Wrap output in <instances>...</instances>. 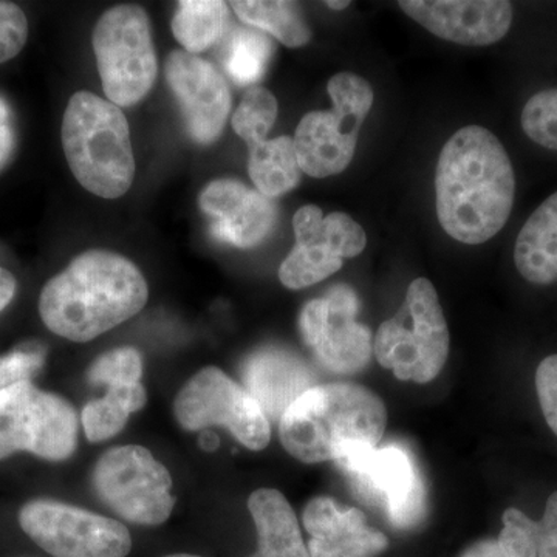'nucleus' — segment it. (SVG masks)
<instances>
[{"label": "nucleus", "mask_w": 557, "mask_h": 557, "mask_svg": "<svg viewBox=\"0 0 557 557\" xmlns=\"http://www.w3.org/2000/svg\"><path fill=\"white\" fill-rule=\"evenodd\" d=\"M516 196L508 152L493 132L457 131L443 146L435 172L440 225L454 240L479 245L507 225Z\"/></svg>", "instance_id": "1"}, {"label": "nucleus", "mask_w": 557, "mask_h": 557, "mask_svg": "<svg viewBox=\"0 0 557 557\" xmlns=\"http://www.w3.org/2000/svg\"><path fill=\"white\" fill-rule=\"evenodd\" d=\"M148 298L146 278L129 259L87 251L47 282L39 314L54 335L87 343L134 318Z\"/></svg>", "instance_id": "2"}, {"label": "nucleus", "mask_w": 557, "mask_h": 557, "mask_svg": "<svg viewBox=\"0 0 557 557\" xmlns=\"http://www.w3.org/2000/svg\"><path fill=\"white\" fill-rule=\"evenodd\" d=\"M386 424V406L368 387L319 384L285 410L278 437L289 456L302 463H321L339 460L361 446L379 445Z\"/></svg>", "instance_id": "3"}, {"label": "nucleus", "mask_w": 557, "mask_h": 557, "mask_svg": "<svg viewBox=\"0 0 557 557\" xmlns=\"http://www.w3.org/2000/svg\"><path fill=\"white\" fill-rule=\"evenodd\" d=\"M62 148L70 170L83 188L119 199L135 175L129 123L119 106L90 91L70 98L62 120Z\"/></svg>", "instance_id": "4"}, {"label": "nucleus", "mask_w": 557, "mask_h": 557, "mask_svg": "<svg viewBox=\"0 0 557 557\" xmlns=\"http://www.w3.org/2000/svg\"><path fill=\"white\" fill-rule=\"evenodd\" d=\"M373 354L401 381L426 384L445 368L449 330L437 289L424 277L409 285L405 304L380 325Z\"/></svg>", "instance_id": "5"}, {"label": "nucleus", "mask_w": 557, "mask_h": 557, "mask_svg": "<svg viewBox=\"0 0 557 557\" xmlns=\"http://www.w3.org/2000/svg\"><path fill=\"white\" fill-rule=\"evenodd\" d=\"M327 90L333 109L307 113L295 137L300 171L314 178L347 170L357 150L359 129L373 106L372 86L355 73L333 76Z\"/></svg>", "instance_id": "6"}, {"label": "nucleus", "mask_w": 557, "mask_h": 557, "mask_svg": "<svg viewBox=\"0 0 557 557\" xmlns=\"http://www.w3.org/2000/svg\"><path fill=\"white\" fill-rule=\"evenodd\" d=\"M94 50L110 102L129 108L152 89L159 64L145 10L120 5L106 11L95 27Z\"/></svg>", "instance_id": "7"}, {"label": "nucleus", "mask_w": 557, "mask_h": 557, "mask_svg": "<svg viewBox=\"0 0 557 557\" xmlns=\"http://www.w3.org/2000/svg\"><path fill=\"white\" fill-rule=\"evenodd\" d=\"M78 445V417L60 395L22 381L0 391V460L28 453L62 461Z\"/></svg>", "instance_id": "8"}, {"label": "nucleus", "mask_w": 557, "mask_h": 557, "mask_svg": "<svg viewBox=\"0 0 557 557\" xmlns=\"http://www.w3.org/2000/svg\"><path fill=\"white\" fill-rule=\"evenodd\" d=\"M91 482L113 512L137 525H161L174 509L170 471L141 446H119L102 454Z\"/></svg>", "instance_id": "9"}, {"label": "nucleus", "mask_w": 557, "mask_h": 557, "mask_svg": "<svg viewBox=\"0 0 557 557\" xmlns=\"http://www.w3.org/2000/svg\"><path fill=\"white\" fill-rule=\"evenodd\" d=\"M355 493L381 509L399 530L417 527L426 511V491L416 460L401 446H361L336 460Z\"/></svg>", "instance_id": "10"}, {"label": "nucleus", "mask_w": 557, "mask_h": 557, "mask_svg": "<svg viewBox=\"0 0 557 557\" xmlns=\"http://www.w3.org/2000/svg\"><path fill=\"white\" fill-rule=\"evenodd\" d=\"M20 525L53 557H126L132 549L129 530L119 520L50 498L25 504Z\"/></svg>", "instance_id": "11"}, {"label": "nucleus", "mask_w": 557, "mask_h": 557, "mask_svg": "<svg viewBox=\"0 0 557 557\" xmlns=\"http://www.w3.org/2000/svg\"><path fill=\"white\" fill-rule=\"evenodd\" d=\"M174 413L186 431L223 426L251 450L265 449L270 443V421L259 403L215 368L200 370L183 386Z\"/></svg>", "instance_id": "12"}, {"label": "nucleus", "mask_w": 557, "mask_h": 557, "mask_svg": "<svg viewBox=\"0 0 557 557\" xmlns=\"http://www.w3.org/2000/svg\"><path fill=\"white\" fill-rule=\"evenodd\" d=\"M296 245L278 269V278L289 289H302L335 274L344 259L364 251L368 236L359 223L344 212L322 214L307 205L293 218Z\"/></svg>", "instance_id": "13"}, {"label": "nucleus", "mask_w": 557, "mask_h": 557, "mask_svg": "<svg viewBox=\"0 0 557 557\" xmlns=\"http://www.w3.org/2000/svg\"><path fill=\"white\" fill-rule=\"evenodd\" d=\"M359 300L347 285L313 299L299 318L300 333L319 364L339 375H355L368 368L373 354L372 333L357 321Z\"/></svg>", "instance_id": "14"}, {"label": "nucleus", "mask_w": 557, "mask_h": 557, "mask_svg": "<svg viewBox=\"0 0 557 557\" xmlns=\"http://www.w3.org/2000/svg\"><path fill=\"white\" fill-rule=\"evenodd\" d=\"M164 72L190 137L200 145L214 143L231 110L230 87L222 73L197 54L180 50L170 54Z\"/></svg>", "instance_id": "15"}, {"label": "nucleus", "mask_w": 557, "mask_h": 557, "mask_svg": "<svg viewBox=\"0 0 557 557\" xmlns=\"http://www.w3.org/2000/svg\"><path fill=\"white\" fill-rule=\"evenodd\" d=\"M401 10L438 38L483 47L504 39L512 5L505 0H401Z\"/></svg>", "instance_id": "16"}, {"label": "nucleus", "mask_w": 557, "mask_h": 557, "mask_svg": "<svg viewBox=\"0 0 557 557\" xmlns=\"http://www.w3.org/2000/svg\"><path fill=\"white\" fill-rule=\"evenodd\" d=\"M201 211L211 219V234L237 248L258 247L276 223V205L236 180H215L201 190Z\"/></svg>", "instance_id": "17"}, {"label": "nucleus", "mask_w": 557, "mask_h": 557, "mask_svg": "<svg viewBox=\"0 0 557 557\" xmlns=\"http://www.w3.org/2000/svg\"><path fill=\"white\" fill-rule=\"evenodd\" d=\"M310 557H376L386 552L387 537L368 523L358 508H341L333 498H311L304 509Z\"/></svg>", "instance_id": "18"}, {"label": "nucleus", "mask_w": 557, "mask_h": 557, "mask_svg": "<svg viewBox=\"0 0 557 557\" xmlns=\"http://www.w3.org/2000/svg\"><path fill=\"white\" fill-rule=\"evenodd\" d=\"M245 391L271 420L281 421L285 410L317 386L313 370L285 348L267 347L247 358L242 368Z\"/></svg>", "instance_id": "19"}, {"label": "nucleus", "mask_w": 557, "mask_h": 557, "mask_svg": "<svg viewBox=\"0 0 557 557\" xmlns=\"http://www.w3.org/2000/svg\"><path fill=\"white\" fill-rule=\"evenodd\" d=\"M248 509L258 530V552L251 557H310L295 511L278 491H255Z\"/></svg>", "instance_id": "20"}, {"label": "nucleus", "mask_w": 557, "mask_h": 557, "mask_svg": "<svg viewBox=\"0 0 557 557\" xmlns=\"http://www.w3.org/2000/svg\"><path fill=\"white\" fill-rule=\"evenodd\" d=\"M519 273L531 284L557 282V193L531 214L515 247Z\"/></svg>", "instance_id": "21"}, {"label": "nucleus", "mask_w": 557, "mask_h": 557, "mask_svg": "<svg viewBox=\"0 0 557 557\" xmlns=\"http://www.w3.org/2000/svg\"><path fill=\"white\" fill-rule=\"evenodd\" d=\"M248 172L259 193L269 199L295 189L302 177L295 139L277 137L249 148Z\"/></svg>", "instance_id": "22"}, {"label": "nucleus", "mask_w": 557, "mask_h": 557, "mask_svg": "<svg viewBox=\"0 0 557 557\" xmlns=\"http://www.w3.org/2000/svg\"><path fill=\"white\" fill-rule=\"evenodd\" d=\"M146 391L141 383L109 387L108 394L83 409V426L87 438L98 443L113 438L126 426L134 412L145 408Z\"/></svg>", "instance_id": "23"}, {"label": "nucleus", "mask_w": 557, "mask_h": 557, "mask_svg": "<svg viewBox=\"0 0 557 557\" xmlns=\"http://www.w3.org/2000/svg\"><path fill=\"white\" fill-rule=\"evenodd\" d=\"M239 20L259 32L270 33L278 42L298 49L311 38L309 25L304 21L298 5L277 0H237L231 3Z\"/></svg>", "instance_id": "24"}, {"label": "nucleus", "mask_w": 557, "mask_h": 557, "mask_svg": "<svg viewBox=\"0 0 557 557\" xmlns=\"http://www.w3.org/2000/svg\"><path fill=\"white\" fill-rule=\"evenodd\" d=\"M228 5L220 0H185L172 20L175 39L190 54L200 53L222 38L228 25Z\"/></svg>", "instance_id": "25"}, {"label": "nucleus", "mask_w": 557, "mask_h": 557, "mask_svg": "<svg viewBox=\"0 0 557 557\" xmlns=\"http://www.w3.org/2000/svg\"><path fill=\"white\" fill-rule=\"evenodd\" d=\"M273 42L262 32L236 28L223 47L222 64L234 83L251 86L269 67Z\"/></svg>", "instance_id": "26"}, {"label": "nucleus", "mask_w": 557, "mask_h": 557, "mask_svg": "<svg viewBox=\"0 0 557 557\" xmlns=\"http://www.w3.org/2000/svg\"><path fill=\"white\" fill-rule=\"evenodd\" d=\"M277 101L271 91L263 87H252L242 98L239 108L233 116L234 132L248 148L267 141L270 131L273 129L277 119Z\"/></svg>", "instance_id": "27"}, {"label": "nucleus", "mask_w": 557, "mask_h": 557, "mask_svg": "<svg viewBox=\"0 0 557 557\" xmlns=\"http://www.w3.org/2000/svg\"><path fill=\"white\" fill-rule=\"evenodd\" d=\"M143 359L135 348L121 347L95 359L87 379L95 386H123L141 383Z\"/></svg>", "instance_id": "28"}, {"label": "nucleus", "mask_w": 557, "mask_h": 557, "mask_svg": "<svg viewBox=\"0 0 557 557\" xmlns=\"http://www.w3.org/2000/svg\"><path fill=\"white\" fill-rule=\"evenodd\" d=\"M522 129L542 148L557 150V89L539 91L528 100Z\"/></svg>", "instance_id": "29"}, {"label": "nucleus", "mask_w": 557, "mask_h": 557, "mask_svg": "<svg viewBox=\"0 0 557 557\" xmlns=\"http://www.w3.org/2000/svg\"><path fill=\"white\" fill-rule=\"evenodd\" d=\"M504 530L497 539L498 547L508 557H537V522L518 508L504 512Z\"/></svg>", "instance_id": "30"}, {"label": "nucleus", "mask_w": 557, "mask_h": 557, "mask_svg": "<svg viewBox=\"0 0 557 557\" xmlns=\"http://www.w3.org/2000/svg\"><path fill=\"white\" fill-rule=\"evenodd\" d=\"M46 350L38 344H25L0 357V391L30 381L42 369Z\"/></svg>", "instance_id": "31"}, {"label": "nucleus", "mask_w": 557, "mask_h": 557, "mask_svg": "<svg viewBox=\"0 0 557 557\" xmlns=\"http://www.w3.org/2000/svg\"><path fill=\"white\" fill-rule=\"evenodd\" d=\"M28 38V21L21 7L0 0V64L21 53Z\"/></svg>", "instance_id": "32"}, {"label": "nucleus", "mask_w": 557, "mask_h": 557, "mask_svg": "<svg viewBox=\"0 0 557 557\" xmlns=\"http://www.w3.org/2000/svg\"><path fill=\"white\" fill-rule=\"evenodd\" d=\"M536 388L545 421L557 435V355L545 358L539 364Z\"/></svg>", "instance_id": "33"}, {"label": "nucleus", "mask_w": 557, "mask_h": 557, "mask_svg": "<svg viewBox=\"0 0 557 557\" xmlns=\"http://www.w3.org/2000/svg\"><path fill=\"white\" fill-rule=\"evenodd\" d=\"M537 557H557V491L549 496L537 522Z\"/></svg>", "instance_id": "34"}, {"label": "nucleus", "mask_w": 557, "mask_h": 557, "mask_svg": "<svg viewBox=\"0 0 557 557\" xmlns=\"http://www.w3.org/2000/svg\"><path fill=\"white\" fill-rule=\"evenodd\" d=\"M14 150V127L10 106L0 97V170L9 163Z\"/></svg>", "instance_id": "35"}, {"label": "nucleus", "mask_w": 557, "mask_h": 557, "mask_svg": "<svg viewBox=\"0 0 557 557\" xmlns=\"http://www.w3.org/2000/svg\"><path fill=\"white\" fill-rule=\"evenodd\" d=\"M16 293V278L9 270L0 267V313L9 307Z\"/></svg>", "instance_id": "36"}, {"label": "nucleus", "mask_w": 557, "mask_h": 557, "mask_svg": "<svg viewBox=\"0 0 557 557\" xmlns=\"http://www.w3.org/2000/svg\"><path fill=\"white\" fill-rule=\"evenodd\" d=\"M461 557H508L498 547L497 541H480L471 545Z\"/></svg>", "instance_id": "37"}, {"label": "nucleus", "mask_w": 557, "mask_h": 557, "mask_svg": "<svg viewBox=\"0 0 557 557\" xmlns=\"http://www.w3.org/2000/svg\"><path fill=\"white\" fill-rule=\"evenodd\" d=\"M325 5H327L329 9L332 10H344L347 9L348 5H350V2H347V0H343V2H335V0H333V2H325Z\"/></svg>", "instance_id": "38"}, {"label": "nucleus", "mask_w": 557, "mask_h": 557, "mask_svg": "<svg viewBox=\"0 0 557 557\" xmlns=\"http://www.w3.org/2000/svg\"><path fill=\"white\" fill-rule=\"evenodd\" d=\"M164 557H203V556H197V555H186V553H180V555H170Z\"/></svg>", "instance_id": "39"}]
</instances>
